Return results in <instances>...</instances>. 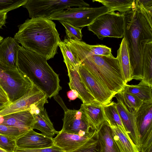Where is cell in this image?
Here are the masks:
<instances>
[{"label": "cell", "instance_id": "obj_1", "mask_svg": "<svg viewBox=\"0 0 152 152\" xmlns=\"http://www.w3.org/2000/svg\"><path fill=\"white\" fill-rule=\"evenodd\" d=\"M55 23L47 18L27 19L18 26L14 38L22 46L45 58H53L61 41Z\"/></svg>", "mask_w": 152, "mask_h": 152}, {"label": "cell", "instance_id": "obj_12", "mask_svg": "<svg viewBox=\"0 0 152 152\" xmlns=\"http://www.w3.org/2000/svg\"><path fill=\"white\" fill-rule=\"evenodd\" d=\"M48 97L46 96L35 104L32 105L28 109L33 115L36 121L33 129L39 130L42 134L50 138H52L59 132L55 129L50 120L45 109V104L48 103Z\"/></svg>", "mask_w": 152, "mask_h": 152}, {"label": "cell", "instance_id": "obj_14", "mask_svg": "<svg viewBox=\"0 0 152 152\" xmlns=\"http://www.w3.org/2000/svg\"><path fill=\"white\" fill-rule=\"evenodd\" d=\"M115 97L117 99L116 107L123 125L130 139L140 151L136 124V113H132L128 110L120 93L115 94Z\"/></svg>", "mask_w": 152, "mask_h": 152}, {"label": "cell", "instance_id": "obj_38", "mask_svg": "<svg viewBox=\"0 0 152 152\" xmlns=\"http://www.w3.org/2000/svg\"><path fill=\"white\" fill-rule=\"evenodd\" d=\"M0 102L10 104L12 103L7 93L0 85Z\"/></svg>", "mask_w": 152, "mask_h": 152}, {"label": "cell", "instance_id": "obj_42", "mask_svg": "<svg viewBox=\"0 0 152 152\" xmlns=\"http://www.w3.org/2000/svg\"><path fill=\"white\" fill-rule=\"evenodd\" d=\"M144 152H152V146L149 147Z\"/></svg>", "mask_w": 152, "mask_h": 152}, {"label": "cell", "instance_id": "obj_29", "mask_svg": "<svg viewBox=\"0 0 152 152\" xmlns=\"http://www.w3.org/2000/svg\"><path fill=\"white\" fill-rule=\"evenodd\" d=\"M62 54L64 61L66 66H69L78 69L80 63L77 57L72 50L69 44L64 40L58 44Z\"/></svg>", "mask_w": 152, "mask_h": 152}, {"label": "cell", "instance_id": "obj_8", "mask_svg": "<svg viewBox=\"0 0 152 152\" xmlns=\"http://www.w3.org/2000/svg\"><path fill=\"white\" fill-rule=\"evenodd\" d=\"M82 0H27L22 6L27 10L29 18H47L51 14L71 7H89Z\"/></svg>", "mask_w": 152, "mask_h": 152}, {"label": "cell", "instance_id": "obj_26", "mask_svg": "<svg viewBox=\"0 0 152 152\" xmlns=\"http://www.w3.org/2000/svg\"><path fill=\"white\" fill-rule=\"evenodd\" d=\"M113 138L121 152H140L117 126H110Z\"/></svg>", "mask_w": 152, "mask_h": 152}, {"label": "cell", "instance_id": "obj_34", "mask_svg": "<svg viewBox=\"0 0 152 152\" xmlns=\"http://www.w3.org/2000/svg\"><path fill=\"white\" fill-rule=\"evenodd\" d=\"M27 132L16 127L0 124V134L16 140Z\"/></svg>", "mask_w": 152, "mask_h": 152}, {"label": "cell", "instance_id": "obj_37", "mask_svg": "<svg viewBox=\"0 0 152 152\" xmlns=\"http://www.w3.org/2000/svg\"><path fill=\"white\" fill-rule=\"evenodd\" d=\"M13 152H64L61 148L55 145L52 147L34 149H23L17 147Z\"/></svg>", "mask_w": 152, "mask_h": 152}, {"label": "cell", "instance_id": "obj_28", "mask_svg": "<svg viewBox=\"0 0 152 152\" xmlns=\"http://www.w3.org/2000/svg\"><path fill=\"white\" fill-rule=\"evenodd\" d=\"M138 98L143 102L152 101V87L139 83L135 85L126 84L123 89Z\"/></svg>", "mask_w": 152, "mask_h": 152}, {"label": "cell", "instance_id": "obj_36", "mask_svg": "<svg viewBox=\"0 0 152 152\" xmlns=\"http://www.w3.org/2000/svg\"><path fill=\"white\" fill-rule=\"evenodd\" d=\"M16 147V140L0 134V148L9 152H13Z\"/></svg>", "mask_w": 152, "mask_h": 152}, {"label": "cell", "instance_id": "obj_27", "mask_svg": "<svg viewBox=\"0 0 152 152\" xmlns=\"http://www.w3.org/2000/svg\"><path fill=\"white\" fill-rule=\"evenodd\" d=\"M102 4L109 9V12L118 11L124 14L132 8L134 0H93Z\"/></svg>", "mask_w": 152, "mask_h": 152}, {"label": "cell", "instance_id": "obj_15", "mask_svg": "<svg viewBox=\"0 0 152 152\" xmlns=\"http://www.w3.org/2000/svg\"><path fill=\"white\" fill-rule=\"evenodd\" d=\"M64 40L69 44L78 61L80 59L94 55L113 56L111 48L104 45H89L82 41H76L68 38H65Z\"/></svg>", "mask_w": 152, "mask_h": 152}, {"label": "cell", "instance_id": "obj_44", "mask_svg": "<svg viewBox=\"0 0 152 152\" xmlns=\"http://www.w3.org/2000/svg\"><path fill=\"white\" fill-rule=\"evenodd\" d=\"M0 152H9L5 150L0 148Z\"/></svg>", "mask_w": 152, "mask_h": 152}, {"label": "cell", "instance_id": "obj_9", "mask_svg": "<svg viewBox=\"0 0 152 152\" xmlns=\"http://www.w3.org/2000/svg\"><path fill=\"white\" fill-rule=\"evenodd\" d=\"M62 128L60 132L91 136L97 131L90 123L83 110H64Z\"/></svg>", "mask_w": 152, "mask_h": 152}, {"label": "cell", "instance_id": "obj_25", "mask_svg": "<svg viewBox=\"0 0 152 152\" xmlns=\"http://www.w3.org/2000/svg\"><path fill=\"white\" fill-rule=\"evenodd\" d=\"M103 111L105 121L109 125L118 126L124 135L132 142L123 125L116 107V103L113 101L104 106Z\"/></svg>", "mask_w": 152, "mask_h": 152}, {"label": "cell", "instance_id": "obj_31", "mask_svg": "<svg viewBox=\"0 0 152 152\" xmlns=\"http://www.w3.org/2000/svg\"><path fill=\"white\" fill-rule=\"evenodd\" d=\"M71 152H100L97 130L82 146Z\"/></svg>", "mask_w": 152, "mask_h": 152}, {"label": "cell", "instance_id": "obj_33", "mask_svg": "<svg viewBox=\"0 0 152 152\" xmlns=\"http://www.w3.org/2000/svg\"><path fill=\"white\" fill-rule=\"evenodd\" d=\"M134 3L146 20L152 25V0H135Z\"/></svg>", "mask_w": 152, "mask_h": 152}, {"label": "cell", "instance_id": "obj_17", "mask_svg": "<svg viewBox=\"0 0 152 152\" xmlns=\"http://www.w3.org/2000/svg\"><path fill=\"white\" fill-rule=\"evenodd\" d=\"M35 123L34 116L28 109L0 117V124L16 127L26 131L33 129Z\"/></svg>", "mask_w": 152, "mask_h": 152}, {"label": "cell", "instance_id": "obj_13", "mask_svg": "<svg viewBox=\"0 0 152 152\" xmlns=\"http://www.w3.org/2000/svg\"><path fill=\"white\" fill-rule=\"evenodd\" d=\"M46 96L44 92L33 83L23 96L0 111V117L29 109L32 105Z\"/></svg>", "mask_w": 152, "mask_h": 152}, {"label": "cell", "instance_id": "obj_24", "mask_svg": "<svg viewBox=\"0 0 152 152\" xmlns=\"http://www.w3.org/2000/svg\"><path fill=\"white\" fill-rule=\"evenodd\" d=\"M117 57L123 79L125 83L132 80L129 54L125 38L124 37L117 51Z\"/></svg>", "mask_w": 152, "mask_h": 152}, {"label": "cell", "instance_id": "obj_20", "mask_svg": "<svg viewBox=\"0 0 152 152\" xmlns=\"http://www.w3.org/2000/svg\"><path fill=\"white\" fill-rule=\"evenodd\" d=\"M69 81L68 83L71 90L76 91L78 94V98L83 104H89L96 101L93 96L88 91L81 79L78 69L74 67L66 66Z\"/></svg>", "mask_w": 152, "mask_h": 152}, {"label": "cell", "instance_id": "obj_16", "mask_svg": "<svg viewBox=\"0 0 152 152\" xmlns=\"http://www.w3.org/2000/svg\"><path fill=\"white\" fill-rule=\"evenodd\" d=\"M16 147L23 149H34L49 148L54 145L52 138L29 130L16 140Z\"/></svg>", "mask_w": 152, "mask_h": 152}, {"label": "cell", "instance_id": "obj_11", "mask_svg": "<svg viewBox=\"0 0 152 152\" xmlns=\"http://www.w3.org/2000/svg\"><path fill=\"white\" fill-rule=\"evenodd\" d=\"M78 72L86 89L96 101L104 106L112 102L115 95L93 76L82 64L79 66Z\"/></svg>", "mask_w": 152, "mask_h": 152}, {"label": "cell", "instance_id": "obj_39", "mask_svg": "<svg viewBox=\"0 0 152 152\" xmlns=\"http://www.w3.org/2000/svg\"><path fill=\"white\" fill-rule=\"evenodd\" d=\"M7 12H0V29L3 26H5Z\"/></svg>", "mask_w": 152, "mask_h": 152}, {"label": "cell", "instance_id": "obj_18", "mask_svg": "<svg viewBox=\"0 0 152 152\" xmlns=\"http://www.w3.org/2000/svg\"><path fill=\"white\" fill-rule=\"evenodd\" d=\"M20 46L14 37H7L0 44V62L4 65L17 68V57Z\"/></svg>", "mask_w": 152, "mask_h": 152}, {"label": "cell", "instance_id": "obj_30", "mask_svg": "<svg viewBox=\"0 0 152 152\" xmlns=\"http://www.w3.org/2000/svg\"><path fill=\"white\" fill-rule=\"evenodd\" d=\"M124 103L128 110L132 113L138 111L143 102L136 96L123 90L120 93Z\"/></svg>", "mask_w": 152, "mask_h": 152}, {"label": "cell", "instance_id": "obj_43", "mask_svg": "<svg viewBox=\"0 0 152 152\" xmlns=\"http://www.w3.org/2000/svg\"><path fill=\"white\" fill-rule=\"evenodd\" d=\"M3 40V38L1 36H0V44L2 42Z\"/></svg>", "mask_w": 152, "mask_h": 152}, {"label": "cell", "instance_id": "obj_35", "mask_svg": "<svg viewBox=\"0 0 152 152\" xmlns=\"http://www.w3.org/2000/svg\"><path fill=\"white\" fill-rule=\"evenodd\" d=\"M27 0H0V12H8L24 5Z\"/></svg>", "mask_w": 152, "mask_h": 152}, {"label": "cell", "instance_id": "obj_41", "mask_svg": "<svg viewBox=\"0 0 152 152\" xmlns=\"http://www.w3.org/2000/svg\"><path fill=\"white\" fill-rule=\"evenodd\" d=\"M10 104L0 102V111L3 110Z\"/></svg>", "mask_w": 152, "mask_h": 152}, {"label": "cell", "instance_id": "obj_7", "mask_svg": "<svg viewBox=\"0 0 152 152\" xmlns=\"http://www.w3.org/2000/svg\"><path fill=\"white\" fill-rule=\"evenodd\" d=\"M124 14L109 12L97 18L88 29L101 40L106 37L123 38Z\"/></svg>", "mask_w": 152, "mask_h": 152}, {"label": "cell", "instance_id": "obj_32", "mask_svg": "<svg viewBox=\"0 0 152 152\" xmlns=\"http://www.w3.org/2000/svg\"><path fill=\"white\" fill-rule=\"evenodd\" d=\"M59 21L65 28L67 38L76 41H81L83 37L81 28L75 27L66 22Z\"/></svg>", "mask_w": 152, "mask_h": 152}, {"label": "cell", "instance_id": "obj_4", "mask_svg": "<svg viewBox=\"0 0 152 152\" xmlns=\"http://www.w3.org/2000/svg\"><path fill=\"white\" fill-rule=\"evenodd\" d=\"M88 71L115 95L126 84L117 57L94 55L79 60Z\"/></svg>", "mask_w": 152, "mask_h": 152}, {"label": "cell", "instance_id": "obj_22", "mask_svg": "<svg viewBox=\"0 0 152 152\" xmlns=\"http://www.w3.org/2000/svg\"><path fill=\"white\" fill-rule=\"evenodd\" d=\"M104 105L95 101L89 104L81 105L80 108L91 125L97 130L105 121L103 108Z\"/></svg>", "mask_w": 152, "mask_h": 152}, {"label": "cell", "instance_id": "obj_19", "mask_svg": "<svg viewBox=\"0 0 152 152\" xmlns=\"http://www.w3.org/2000/svg\"><path fill=\"white\" fill-rule=\"evenodd\" d=\"M92 136H82L59 132L56 137L53 139L54 145L64 152H71L82 146Z\"/></svg>", "mask_w": 152, "mask_h": 152}, {"label": "cell", "instance_id": "obj_6", "mask_svg": "<svg viewBox=\"0 0 152 152\" xmlns=\"http://www.w3.org/2000/svg\"><path fill=\"white\" fill-rule=\"evenodd\" d=\"M109 12V9L104 6L97 7L81 6L70 7L52 13L48 18L52 20L66 22L82 28L88 26L99 16Z\"/></svg>", "mask_w": 152, "mask_h": 152}, {"label": "cell", "instance_id": "obj_21", "mask_svg": "<svg viewBox=\"0 0 152 152\" xmlns=\"http://www.w3.org/2000/svg\"><path fill=\"white\" fill-rule=\"evenodd\" d=\"M100 152H121L112 134L111 128L104 121L97 129Z\"/></svg>", "mask_w": 152, "mask_h": 152}, {"label": "cell", "instance_id": "obj_10", "mask_svg": "<svg viewBox=\"0 0 152 152\" xmlns=\"http://www.w3.org/2000/svg\"><path fill=\"white\" fill-rule=\"evenodd\" d=\"M141 152L152 146V101L143 102L135 113Z\"/></svg>", "mask_w": 152, "mask_h": 152}, {"label": "cell", "instance_id": "obj_2", "mask_svg": "<svg viewBox=\"0 0 152 152\" xmlns=\"http://www.w3.org/2000/svg\"><path fill=\"white\" fill-rule=\"evenodd\" d=\"M124 15V37L129 54L131 79L141 80L143 76V51L145 44L152 42V25L134 2L132 9Z\"/></svg>", "mask_w": 152, "mask_h": 152}, {"label": "cell", "instance_id": "obj_40", "mask_svg": "<svg viewBox=\"0 0 152 152\" xmlns=\"http://www.w3.org/2000/svg\"><path fill=\"white\" fill-rule=\"evenodd\" d=\"M68 98L70 100H74L78 98V95L77 93L73 90H71L67 92Z\"/></svg>", "mask_w": 152, "mask_h": 152}, {"label": "cell", "instance_id": "obj_3", "mask_svg": "<svg viewBox=\"0 0 152 152\" xmlns=\"http://www.w3.org/2000/svg\"><path fill=\"white\" fill-rule=\"evenodd\" d=\"M17 67L48 98L57 96L61 89L58 75L47 60L22 46H20L18 52Z\"/></svg>", "mask_w": 152, "mask_h": 152}, {"label": "cell", "instance_id": "obj_5", "mask_svg": "<svg viewBox=\"0 0 152 152\" xmlns=\"http://www.w3.org/2000/svg\"><path fill=\"white\" fill-rule=\"evenodd\" d=\"M33 83L17 67H9L0 62V85L12 103L23 96Z\"/></svg>", "mask_w": 152, "mask_h": 152}, {"label": "cell", "instance_id": "obj_23", "mask_svg": "<svg viewBox=\"0 0 152 152\" xmlns=\"http://www.w3.org/2000/svg\"><path fill=\"white\" fill-rule=\"evenodd\" d=\"M143 76L140 84L152 87V42L147 43L142 55Z\"/></svg>", "mask_w": 152, "mask_h": 152}]
</instances>
